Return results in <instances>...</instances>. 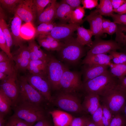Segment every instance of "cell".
<instances>
[{
	"mask_svg": "<svg viewBox=\"0 0 126 126\" xmlns=\"http://www.w3.org/2000/svg\"><path fill=\"white\" fill-rule=\"evenodd\" d=\"M121 49V47L115 41L104 40L99 38H95L91 47L87 52L86 55L107 54L111 51Z\"/></svg>",
	"mask_w": 126,
	"mask_h": 126,
	"instance_id": "12",
	"label": "cell"
},
{
	"mask_svg": "<svg viewBox=\"0 0 126 126\" xmlns=\"http://www.w3.org/2000/svg\"><path fill=\"white\" fill-rule=\"evenodd\" d=\"M36 29L31 22L25 23L22 25L20 35L23 40L30 41L36 37Z\"/></svg>",
	"mask_w": 126,
	"mask_h": 126,
	"instance_id": "25",
	"label": "cell"
},
{
	"mask_svg": "<svg viewBox=\"0 0 126 126\" xmlns=\"http://www.w3.org/2000/svg\"><path fill=\"white\" fill-rule=\"evenodd\" d=\"M0 27L2 30L6 41L9 56L10 59L13 60L12 56L10 52V48L13 44L12 37L8 25L4 19L1 17L0 19Z\"/></svg>",
	"mask_w": 126,
	"mask_h": 126,
	"instance_id": "24",
	"label": "cell"
},
{
	"mask_svg": "<svg viewBox=\"0 0 126 126\" xmlns=\"http://www.w3.org/2000/svg\"><path fill=\"white\" fill-rule=\"evenodd\" d=\"M103 124L104 126H109L110 121L103 116L102 118Z\"/></svg>",
	"mask_w": 126,
	"mask_h": 126,
	"instance_id": "56",
	"label": "cell"
},
{
	"mask_svg": "<svg viewBox=\"0 0 126 126\" xmlns=\"http://www.w3.org/2000/svg\"><path fill=\"white\" fill-rule=\"evenodd\" d=\"M12 106L10 100L0 88V113L5 116L10 112Z\"/></svg>",
	"mask_w": 126,
	"mask_h": 126,
	"instance_id": "26",
	"label": "cell"
},
{
	"mask_svg": "<svg viewBox=\"0 0 126 126\" xmlns=\"http://www.w3.org/2000/svg\"><path fill=\"white\" fill-rule=\"evenodd\" d=\"M61 1L68 5L73 10L80 6L82 3L81 0H63Z\"/></svg>",
	"mask_w": 126,
	"mask_h": 126,
	"instance_id": "46",
	"label": "cell"
},
{
	"mask_svg": "<svg viewBox=\"0 0 126 126\" xmlns=\"http://www.w3.org/2000/svg\"><path fill=\"white\" fill-rule=\"evenodd\" d=\"M117 29V24L114 22L111 21L109 27L106 33L109 35H112L116 33Z\"/></svg>",
	"mask_w": 126,
	"mask_h": 126,
	"instance_id": "48",
	"label": "cell"
},
{
	"mask_svg": "<svg viewBox=\"0 0 126 126\" xmlns=\"http://www.w3.org/2000/svg\"><path fill=\"white\" fill-rule=\"evenodd\" d=\"M112 56H115L118 58L120 64L126 65V53L123 52H118L116 51H112L108 53Z\"/></svg>",
	"mask_w": 126,
	"mask_h": 126,
	"instance_id": "42",
	"label": "cell"
},
{
	"mask_svg": "<svg viewBox=\"0 0 126 126\" xmlns=\"http://www.w3.org/2000/svg\"><path fill=\"white\" fill-rule=\"evenodd\" d=\"M96 9L102 15L110 16L113 14L114 10L110 0H100Z\"/></svg>",
	"mask_w": 126,
	"mask_h": 126,
	"instance_id": "27",
	"label": "cell"
},
{
	"mask_svg": "<svg viewBox=\"0 0 126 126\" xmlns=\"http://www.w3.org/2000/svg\"><path fill=\"white\" fill-rule=\"evenodd\" d=\"M114 23L117 24L126 25V14H113L110 16Z\"/></svg>",
	"mask_w": 126,
	"mask_h": 126,
	"instance_id": "41",
	"label": "cell"
},
{
	"mask_svg": "<svg viewBox=\"0 0 126 126\" xmlns=\"http://www.w3.org/2000/svg\"><path fill=\"white\" fill-rule=\"evenodd\" d=\"M103 18L96 9L91 11L90 14L83 19V21H87L89 23L90 29L92 32L95 38H99L103 34L102 30Z\"/></svg>",
	"mask_w": 126,
	"mask_h": 126,
	"instance_id": "15",
	"label": "cell"
},
{
	"mask_svg": "<svg viewBox=\"0 0 126 126\" xmlns=\"http://www.w3.org/2000/svg\"><path fill=\"white\" fill-rule=\"evenodd\" d=\"M12 116L21 119L33 125L38 120L48 116L44 107L27 104H16L12 107Z\"/></svg>",
	"mask_w": 126,
	"mask_h": 126,
	"instance_id": "2",
	"label": "cell"
},
{
	"mask_svg": "<svg viewBox=\"0 0 126 126\" xmlns=\"http://www.w3.org/2000/svg\"><path fill=\"white\" fill-rule=\"evenodd\" d=\"M58 3L56 0H52L43 12L38 18V21L40 24L51 22L55 18Z\"/></svg>",
	"mask_w": 126,
	"mask_h": 126,
	"instance_id": "20",
	"label": "cell"
},
{
	"mask_svg": "<svg viewBox=\"0 0 126 126\" xmlns=\"http://www.w3.org/2000/svg\"><path fill=\"white\" fill-rule=\"evenodd\" d=\"M11 60H12L10 59L6 53L2 51H0V63L5 62Z\"/></svg>",
	"mask_w": 126,
	"mask_h": 126,
	"instance_id": "52",
	"label": "cell"
},
{
	"mask_svg": "<svg viewBox=\"0 0 126 126\" xmlns=\"http://www.w3.org/2000/svg\"><path fill=\"white\" fill-rule=\"evenodd\" d=\"M113 57L107 54H99L87 56L83 60L82 63L84 65H106L109 66L112 63Z\"/></svg>",
	"mask_w": 126,
	"mask_h": 126,
	"instance_id": "19",
	"label": "cell"
},
{
	"mask_svg": "<svg viewBox=\"0 0 126 126\" xmlns=\"http://www.w3.org/2000/svg\"><path fill=\"white\" fill-rule=\"evenodd\" d=\"M126 119L122 113L117 114L113 116L109 126H125Z\"/></svg>",
	"mask_w": 126,
	"mask_h": 126,
	"instance_id": "36",
	"label": "cell"
},
{
	"mask_svg": "<svg viewBox=\"0 0 126 126\" xmlns=\"http://www.w3.org/2000/svg\"><path fill=\"white\" fill-rule=\"evenodd\" d=\"M80 24L71 23L57 24L49 34L54 38L63 42L72 36Z\"/></svg>",
	"mask_w": 126,
	"mask_h": 126,
	"instance_id": "13",
	"label": "cell"
},
{
	"mask_svg": "<svg viewBox=\"0 0 126 126\" xmlns=\"http://www.w3.org/2000/svg\"><path fill=\"white\" fill-rule=\"evenodd\" d=\"M122 113L123 115L126 119V102Z\"/></svg>",
	"mask_w": 126,
	"mask_h": 126,
	"instance_id": "59",
	"label": "cell"
},
{
	"mask_svg": "<svg viewBox=\"0 0 126 126\" xmlns=\"http://www.w3.org/2000/svg\"><path fill=\"white\" fill-rule=\"evenodd\" d=\"M102 103L110 109L113 116L122 113L126 102V88L117 81L102 96Z\"/></svg>",
	"mask_w": 126,
	"mask_h": 126,
	"instance_id": "1",
	"label": "cell"
},
{
	"mask_svg": "<svg viewBox=\"0 0 126 126\" xmlns=\"http://www.w3.org/2000/svg\"><path fill=\"white\" fill-rule=\"evenodd\" d=\"M29 50L30 60H35L39 59L33 51L29 47Z\"/></svg>",
	"mask_w": 126,
	"mask_h": 126,
	"instance_id": "53",
	"label": "cell"
},
{
	"mask_svg": "<svg viewBox=\"0 0 126 126\" xmlns=\"http://www.w3.org/2000/svg\"><path fill=\"white\" fill-rule=\"evenodd\" d=\"M103 116L106 119L111 121L113 115L109 108L105 104L101 105Z\"/></svg>",
	"mask_w": 126,
	"mask_h": 126,
	"instance_id": "45",
	"label": "cell"
},
{
	"mask_svg": "<svg viewBox=\"0 0 126 126\" xmlns=\"http://www.w3.org/2000/svg\"><path fill=\"white\" fill-rule=\"evenodd\" d=\"M111 21L109 20L103 18L102 30L103 33H106Z\"/></svg>",
	"mask_w": 126,
	"mask_h": 126,
	"instance_id": "50",
	"label": "cell"
},
{
	"mask_svg": "<svg viewBox=\"0 0 126 126\" xmlns=\"http://www.w3.org/2000/svg\"><path fill=\"white\" fill-rule=\"evenodd\" d=\"M103 116L101 104L97 110L91 115V119L96 126H104L102 120Z\"/></svg>",
	"mask_w": 126,
	"mask_h": 126,
	"instance_id": "38",
	"label": "cell"
},
{
	"mask_svg": "<svg viewBox=\"0 0 126 126\" xmlns=\"http://www.w3.org/2000/svg\"><path fill=\"white\" fill-rule=\"evenodd\" d=\"M83 71L84 83L106 72L109 66L106 65H84Z\"/></svg>",
	"mask_w": 126,
	"mask_h": 126,
	"instance_id": "16",
	"label": "cell"
},
{
	"mask_svg": "<svg viewBox=\"0 0 126 126\" xmlns=\"http://www.w3.org/2000/svg\"><path fill=\"white\" fill-rule=\"evenodd\" d=\"M118 80L108 70L104 73L83 83V89L87 94H95L102 96Z\"/></svg>",
	"mask_w": 126,
	"mask_h": 126,
	"instance_id": "4",
	"label": "cell"
},
{
	"mask_svg": "<svg viewBox=\"0 0 126 126\" xmlns=\"http://www.w3.org/2000/svg\"><path fill=\"white\" fill-rule=\"evenodd\" d=\"M38 17L43 12L46 7L51 1L52 0H34Z\"/></svg>",
	"mask_w": 126,
	"mask_h": 126,
	"instance_id": "37",
	"label": "cell"
},
{
	"mask_svg": "<svg viewBox=\"0 0 126 126\" xmlns=\"http://www.w3.org/2000/svg\"><path fill=\"white\" fill-rule=\"evenodd\" d=\"M115 41L121 48L126 44V25L117 24Z\"/></svg>",
	"mask_w": 126,
	"mask_h": 126,
	"instance_id": "30",
	"label": "cell"
},
{
	"mask_svg": "<svg viewBox=\"0 0 126 126\" xmlns=\"http://www.w3.org/2000/svg\"><path fill=\"white\" fill-rule=\"evenodd\" d=\"M0 47L9 56L6 41L2 28L0 27Z\"/></svg>",
	"mask_w": 126,
	"mask_h": 126,
	"instance_id": "44",
	"label": "cell"
},
{
	"mask_svg": "<svg viewBox=\"0 0 126 126\" xmlns=\"http://www.w3.org/2000/svg\"><path fill=\"white\" fill-rule=\"evenodd\" d=\"M86 126H96L92 120L91 118L88 122Z\"/></svg>",
	"mask_w": 126,
	"mask_h": 126,
	"instance_id": "58",
	"label": "cell"
},
{
	"mask_svg": "<svg viewBox=\"0 0 126 126\" xmlns=\"http://www.w3.org/2000/svg\"><path fill=\"white\" fill-rule=\"evenodd\" d=\"M0 88L11 101L12 107L16 103L19 93V82L17 78V72L8 76L6 78L1 81Z\"/></svg>",
	"mask_w": 126,
	"mask_h": 126,
	"instance_id": "10",
	"label": "cell"
},
{
	"mask_svg": "<svg viewBox=\"0 0 126 126\" xmlns=\"http://www.w3.org/2000/svg\"><path fill=\"white\" fill-rule=\"evenodd\" d=\"M56 24L53 21L40 24L36 28V37L40 35L46 34L49 33Z\"/></svg>",
	"mask_w": 126,
	"mask_h": 126,
	"instance_id": "32",
	"label": "cell"
},
{
	"mask_svg": "<svg viewBox=\"0 0 126 126\" xmlns=\"http://www.w3.org/2000/svg\"><path fill=\"white\" fill-rule=\"evenodd\" d=\"M63 42V45L58 52L61 60L70 64L77 63L85 53L84 46L81 45L76 38L72 36Z\"/></svg>",
	"mask_w": 126,
	"mask_h": 126,
	"instance_id": "5",
	"label": "cell"
},
{
	"mask_svg": "<svg viewBox=\"0 0 126 126\" xmlns=\"http://www.w3.org/2000/svg\"><path fill=\"white\" fill-rule=\"evenodd\" d=\"M98 0H82V3L85 9L91 10L98 5Z\"/></svg>",
	"mask_w": 126,
	"mask_h": 126,
	"instance_id": "43",
	"label": "cell"
},
{
	"mask_svg": "<svg viewBox=\"0 0 126 126\" xmlns=\"http://www.w3.org/2000/svg\"><path fill=\"white\" fill-rule=\"evenodd\" d=\"M8 75L5 74L0 72V80L1 81L3 80L7 77Z\"/></svg>",
	"mask_w": 126,
	"mask_h": 126,
	"instance_id": "57",
	"label": "cell"
},
{
	"mask_svg": "<svg viewBox=\"0 0 126 126\" xmlns=\"http://www.w3.org/2000/svg\"><path fill=\"white\" fill-rule=\"evenodd\" d=\"M32 125L21 119L12 116L8 119L5 126H32Z\"/></svg>",
	"mask_w": 126,
	"mask_h": 126,
	"instance_id": "35",
	"label": "cell"
},
{
	"mask_svg": "<svg viewBox=\"0 0 126 126\" xmlns=\"http://www.w3.org/2000/svg\"><path fill=\"white\" fill-rule=\"evenodd\" d=\"M5 116L0 113V126H5L7 121L5 119Z\"/></svg>",
	"mask_w": 126,
	"mask_h": 126,
	"instance_id": "54",
	"label": "cell"
},
{
	"mask_svg": "<svg viewBox=\"0 0 126 126\" xmlns=\"http://www.w3.org/2000/svg\"><path fill=\"white\" fill-rule=\"evenodd\" d=\"M123 52L126 53V44L121 48L120 50Z\"/></svg>",
	"mask_w": 126,
	"mask_h": 126,
	"instance_id": "60",
	"label": "cell"
},
{
	"mask_svg": "<svg viewBox=\"0 0 126 126\" xmlns=\"http://www.w3.org/2000/svg\"><path fill=\"white\" fill-rule=\"evenodd\" d=\"M100 100L99 95L94 94H87L82 104L84 112L92 115L100 105Z\"/></svg>",
	"mask_w": 126,
	"mask_h": 126,
	"instance_id": "17",
	"label": "cell"
},
{
	"mask_svg": "<svg viewBox=\"0 0 126 126\" xmlns=\"http://www.w3.org/2000/svg\"><path fill=\"white\" fill-rule=\"evenodd\" d=\"M76 31L77 37L76 38L77 42L81 45H86L90 48L93 43L91 38L93 34L91 30L80 25L77 27Z\"/></svg>",
	"mask_w": 126,
	"mask_h": 126,
	"instance_id": "22",
	"label": "cell"
},
{
	"mask_svg": "<svg viewBox=\"0 0 126 126\" xmlns=\"http://www.w3.org/2000/svg\"><path fill=\"white\" fill-rule=\"evenodd\" d=\"M51 103L66 112L76 113L84 112L80 100L75 93L61 91L52 96Z\"/></svg>",
	"mask_w": 126,
	"mask_h": 126,
	"instance_id": "6",
	"label": "cell"
},
{
	"mask_svg": "<svg viewBox=\"0 0 126 126\" xmlns=\"http://www.w3.org/2000/svg\"><path fill=\"white\" fill-rule=\"evenodd\" d=\"M34 126H53L48 116L38 120Z\"/></svg>",
	"mask_w": 126,
	"mask_h": 126,
	"instance_id": "47",
	"label": "cell"
},
{
	"mask_svg": "<svg viewBox=\"0 0 126 126\" xmlns=\"http://www.w3.org/2000/svg\"><path fill=\"white\" fill-rule=\"evenodd\" d=\"M22 0H0L2 7L10 12L13 13L16 7Z\"/></svg>",
	"mask_w": 126,
	"mask_h": 126,
	"instance_id": "34",
	"label": "cell"
},
{
	"mask_svg": "<svg viewBox=\"0 0 126 126\" xmlns=\"http://www.w3.org/2000/svg\"><path fill=\"white\" fill-rule=\"evenodd\" d=\"M67 67L55 57L49 56L47 70V77L51 89L60 90V82Z\"/></svg>",
	"mask_w": 126,
	"mask_h": 126,
	"instance_id": "7",
	"label": "cell"
},
{
	"mask_svg": "<svg viewBox=\"0 0 126 126\" xmlns=\"http://www.w3.org/2000/svg\"><path fill=\"white\" fill-rule=\"evenodd\" d=\"M114 11L119 14H126V3L118 9H114Z\"/></svg>",
	"mask_w": 126,
	"mask_h": 126,
	"instance_id": "51",
	"label": "cell"
},
{
	"mask_svg": "<svg viewBox=\"0 0 126 126\" xmlns=\"http://www.w3.org/2000/svg\"><path fill=\"white\" fill-rule=\"evenodd\" d=\"M14 53L12 54L13 60L15 63V68L18 70L24 71L27 69L30 61L28 46L21 44Z\"/></svg>",
	"mask_w": 126,
	"mask_h": 126,
	"instance_id": "14",
	"label": "cell"
},
{
	"mask_svg": "<svg viewBox=\"0 0 126 126\" xmlns=\"http://www.w3.org/2000/svg\"><path fill=\"white\" fill-rule=\"evenodd\" d=\"M118 80L120 85L126 88V76L121 79H118Z\"/></svg>",
	"mask_w": 126,
	"mask_h": 126,
	"instance_id": "55",
	"label": "cell"
},
{
	"mask_svg": "<svg viewBox=\"0 0 126 126\" xmlns=\"http://www.w3.org/2000/svg\"><path fill=\"white\" fill-rule=\"evenodd\" d=\"M111 73L119 80L126 76V65L111 63L109 66Z\"/></svg>",
	"mask_w": 126,
	"mask_h": 126,
	"instance_id": "29",
	"label": "cell"
},
{
	"mask_svg": "<svg viewBox=\"0 0 126 126\" xmlns=\"http://www.w3.org/2000/svg\"><path fill=\"white\" fill-rule=\"evenodd\" d=\"M81 74L77 71H71L67 68L60 80V90L66 92L75 93L83 89V83L81 79Z\"/></svg>",
	"mask_w": 126,
	"mask_h": 126,
	"instance_id": "8",
	"label": "cell"
},
{
	"mask_svg": "<svg viewBox=\"0 0 126 126\" xmlns=\"http://www.w3.org/2000/svg\"><path fill=\"white\" fill-rule=\"evenodd\" d=\"M10 60L0 63V72L7 75H10L17 72L12 61Z\"/></svg>",
	"mask_w": 126,
	"mask_h": 126,
	"instance_id": "33",
	"label": "cell"
},
{
	"mask_svg": "<svg viewBox=\"0 0 126 126\" xmlns=\"http://www.w3.org/2000/svg\"><path fill=\"white\" fill-rule=\"evenodd\" d=\"M48 61L40 59L35 60H30L28 66L38 68L47 73Z\"/></svg>",
	"mask_w": 126,
	"mask_h": 126,
	"instance_id": "40",
	"label": "cell"
},
{
	"mask_svg": "<svg viewBox=\"0 0 126 126\" xmlns=\"http://www.w3.org/2000/svg\"><path fill=\"white\" fill-rule=\"evenodd\" d=\"M85 14L84 8L80 6L72 10L69 23L80 24L84 21L83 18Z\"/></svg>",
	"mask_w": 126,
	"mask_h": 126,
	"instance_id": "28",
	"label": "cell"
},
{
	"mask_svg": "<svg viewBox=\"0 0 126 126\" xmlns=\"http://www.w3.org/2000/svg\"><path fill=\"white\" fill-rule=\"evenodd\" d=\"M91 119L85 116L73 118L70 126H86Z\"/></svg>",
	"mask_w": 126,
	"mask_h": 126,
	"instance_id": "39",
	"label": "cell"
},
{
	"mask_svg": "<svg viewBox=\"0 0 126 126\" xmlns=\"http://www.w3.org/2000/svg\"><path fill=\"white\" fill-rule=\"evenodd\" d=\"M28 46L33 51L39 59L48 61L49 56L43 51L40 48V46L38 45L33 39L29 41Z\"/></svg>",
	"mask_w": 126,
	"mask_h": 126,
	"instance_id": "31",
	"label": "cell"
},
{
	"mask_svg": "<svg viewBox=\"0 0 126 126\" xmlns=\"http://www.w3.org/2000/svg\"><path fill=\"white\" fill-rule=\"evenodd\" d=\"M13 13L25 23H32L37 16L32 0H22L15 9Z\"/></svg>",
	"mask_w": 126,
	"mask_h": 126,
	"instance_id": "11",
	"label": "cell"
},
{
	"mask_svg": "<svg viewBox=\"0 0 126 126\" xmlns=\"http://www.w3.org/2000/svg\"><path fill=\"white\" fill-rule=\"evenodd\" d=\"M28 82L39 92L48 102L51 103V88L47 77L32 74L25 77Z\"/></svg>",
	"mask_w": 126,
	"mask_h": 126,
	"instance_id": "9",
	"label": "cell"
},
{
	"mask_svg": "<svg viewBox=\"0 0 126 126\" xmlns=\"http://www.w3.org/2000/svg\"><path fill=\"white\" fill-rule=\"evenodd\" d=\"M54 126H70L73 119L72 116L67 112L55 110L49 111Z\"/></svg>",
	"mask_w": 126,
	"mask_h": 126,
	"instance_id": "18",
	"label": "cell"
},
{
	"mask_svg": "<svg viewBox=\"0 0 126 126\" xmlns=\"http://www.w3.org/2000/svg\"><path fill=\"white\" fill-rule=\"evenodd\" d=\"M114 9H118L126 3V0H110Z\"/></svg>",
	"mask_w": 126,
	"mask_h": 126,
	"instance_id": "49",
	"label": "cell"
},
{
	"mask_svg": "<svg viewBox=\"0 0 126 126\" xmlns=\"http://www.w3.org/2000/svg\"><path fill=\"white\" fill-rule=\"evenodd\" d=\"M72 8L68 5L62 2L58 3L55 18L62 23L70 22Z\"/></svg>",
	"mask_w": 126,
	"mask_h": 126,
	"instance_id": "23",
	"label": "cell"
},
{
	"mask_svg": "<svg viewBox=\"0 0 126 126\" xmlns=\"http://www.w3.org/2000/svg\"><path fill=\"white\" fill-rule=\"evenodd\" d=\"M22 20L17 15L14 14L11 21L10 26L11 33L13 44L19 46L23 40L20 35V30Z\"/></svg>",
	"mask_w": 126,
	"mask_h": 126,
	"instance_id": "21",
	"label": "cell"
},
{
	"mask_svg": "<svg viewBox=\"0 0 126 126\" xmlns=\"http://www.w3.org/2000/svg\"><path fill=\"white\" fill-rule=\"evenodd\" d=\"M18 80L19 93L14 106L16 104L24 103L44 107L45 102H48L38 91L29 84L25 77H21Z\"/></svg>",
	"mask_w": 126,
	"mask_h": 126,
	"instance_id": "3",
	"label": "cell"
}]
</instances>
